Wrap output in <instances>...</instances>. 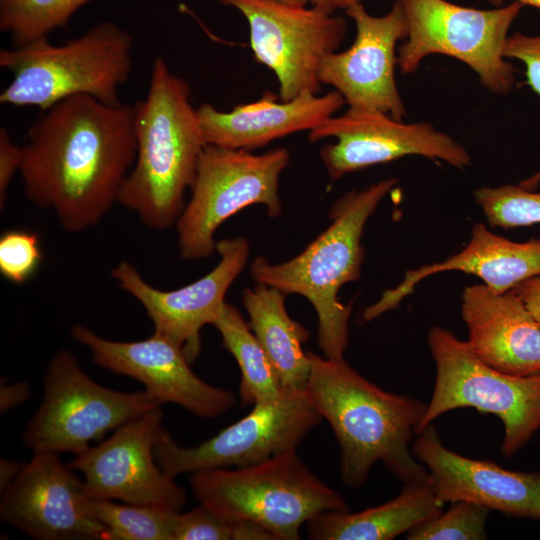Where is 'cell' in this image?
<instances>
[{
	"mask_svg": "<svg viewBox=\"0 0 540 540\" xmlns=\"http://www.w3.org/2000/svg\"><path fill=\"white\" fill-rule=\"evenodd\" d=\"M135 105L76 95L30 126L19 174L26 198L64 230L98 224L115 202L137 152Z\"/></svg>",
	"mask_w": 540,
	"mask_h": 540,
	"instance_id": "cell-1",
	"label": "cell"
},
{
	"mask_svg": "<svg viewBox=\"0 0 540 540\" xmlns=\"http://www.w3.org/2000/svg\"><path fill=\"white\" fill-rule=\"evenodd\" d=\"M308 355L304 390L338 441L342 482L349 488L362 487L380 461L404 484L429 483L428 470L410 446L427 404L383 390L344 359Z\"/></svg>",
	"mask_w": 540,
	"mask_h": 540,
	"instance_id": "cell-2",
	"label": "cell"
},
{
	"mask_svg": "<svg viewBox=\"0 0 540 540\" xmlns=\"http://www.w3.org/2000/svg\"><path fill=\"white\" fill-rule=\"evenodd\" d=\"M135 105L137 152L118 202L154 230L176 224L207 145L188 83L166 60L153 61L146 97Z\"/></svg>",
	"mask_w": 540,
	"mask_h": 540,
	"instance_id": "cell-3",
	"label": "cell"
},
{
	"mask_svg": "<svg viewBox=\"0 0 540 540\" xmlns=\"http://www.w3.org/2000/svg\"><path fill=\"white\" fill-rule=\"evenodd\" d=\"M397 183L396 178H387L347 192L331 207L327 229L301 253L278 264L257 256L251 264L250 275L257 284L285 295H301L312 304L317 315L318 345L326 358L344 359L352 307L338 299V292L346 283L359 279L365 224Z\"/></svg>",
	"mask_w": 540,
	"mask_h": 540,
	"instance_id": "cell-4",
	"label": "cell"
},
{
	"mask_svg": "<svg viewBox=\"0 0 540 540\" xmlns=\"http://www.w3.org/2000/svg\"><path fill=\"white\" fill-rule=\"evenodd\" d=\"M132 48L127 31L103 21L60 45L42 39L1 49L0 67L12 80L1 92L0 103L43 112L66 98L88 95L117 104L132 70Z\"/></svg>",
	"mask_w": 540,
	"mask_h": 540,
	"instance_id": "cell-5",
	"label": "cell"
},
{
	"mask_svg": "<svg viewBox=\"0 0 540 540\" xmlns=\"http://www.w3.org/2000/svg\"><path fill=\"white\" fill-rule=\"evenodd\" d=\"M189 483L200 505L227 520L258 523L276 540L300 539L301 527L321 512L349 510L296 450L248 467L197 471Z\"/></svg>",
	"mask_w": 540,
	"mask_h": 540,
	"instance_id": "cell-6",
	"label": "cell"
},
{
	"mask_svg": "<svg viewBox=\"0 0 540 540\" xmlns=\"http://www.w3.org/2000/svg\"><path fill=\"white\" fill-rule=\"evenodd\" d=\"M427 342L436 379L416 435L448 411L475 408L501 420V453L513 457L540 429V373L515 376L500 372L481 361L466 341L439 326L429 329Z\"/></svg>",
	"mask_w": 540,
	"mask_h": 540,
	"instance_id": "cell-7",
	"label": "cell"
},
{
	"mask_svg": "<svg viewBox=\"0 0 540 540\" xmlns=\"http://www.w3.org/2000/svg\"><path fill=\"white\" fill-rule=\"evenodd\" d=\"M290 159L286 148L253 154L207 144L198 161L191 198L176 222L180 257H210L216 251L218 227L245 207L262 204L270 217L279 216V179Z\"/></svg>",
	"mask_w": 540,
	"mask_h": 540,
	"instance_id": "cell-8",
	"label": "cell"
},
{
	"mask_svg": "<svg viewBox=\"0 0 540 540\" xmlns=\"http://www.w3.org/2000/svg\"><path fill=\"white\" fill-rule=\"evenodd\" d=\"M162 404L144 391L122 392L95 382L69 350L50 360L43 396L22 435L33 453L79 455L109 431Z\"/></svg>",
	"mask_w": 540,
	"mask_h": 540,
	"instance_id": "cell-9",
	"label": "cell"
},
{
	"mask_svg": "<svg viewBox=\"0 0 540 540\" xmlns=\"http://www.w3.org/2000/svg\"><path fill=\"white\" fill-rule=\"evenodd\" d=\"M408 24L407 40L397 49L402 74L414 73L432 54L453 57L469 66L481 84L495 94L515 86V70L504 56L508 31L522 4L484 10L446 0H397Z\"/></svg>",
	"mask_w": 540,
	"mask_h": 540,
	"instance_id": "cell-10",
	"label": "cell"
},
{
	"mask_svg": "<svg viewBox=\"0 0 540 540\" xmlns=\"http://www.w3.org/2000/svg\"><path fill=\"white\" fill-rule=\"evenodd\" d=\"M322 420L305 390L284 388L276 397L257 402L237 422L194 447L179 446L163 428L154 455L172 477L217 468H243L296 450Z\"/></svg>",
	"mask_w": 540,
	"mask_h": 540,
	"instance_id": "cell-11",
	"label": "cell"
},
{
	"mask_svg": "<svg viewBox=\"0 0 540 540\" xmlns=\"http://www.w3.org/2000/svg\"><path fill=\"white\" fill-rule=\"evenodd\" d=\"M217 1L235 8L247 20L254 59L276 75L281 100L318 94L321 64L346 35L343 17L271 0Z\"/></svg>",
	"mask_w": 540,
	"mask_h": 540,
	"instance_id": "cell-12",
	"label": "cell"
},
{
	"mask_svg": "<svg viewBox=\"0 0 540 540\" xmlns=\"http://www.w3.org/2000/svg\"><path fill=\"white\" fill-rule=\"evenodd\" d=\"M161 406L119 426L68 465L83 476L91 499L119 500L181 512L187 494L158 465L154 446L163 430Z\"/></svg>",
	"mask_w": 540,
	"mask_h": 540,
	"instance_id": "cell-13",
	"label": "cell"
},
{
	"mask_svg": "<svg viewBox=\"0 0 540 540\" xmlns=\"http://www.w3.org/2000/svg\"><path fill=\"white\" fill-rule=\"evenodd\" d=\"M325 138L336 139L320 151L321 161L334 180L411 155L439 159L460 169L472 165L466 148L432 124H406L377 110L349 107L309 131L311 142Z\"/></svg>",
	"mask_w": 540,
	"mask_h": 540,
	"instance_id": "cell-14",
	"label": "cell"
},
{
	"mask_svg": "<svg viewBox=\"0 0 540 540\" xmlns=\"http://www.w3.org/2000/svg\"><path fill=\"white\" fill-rule=\"evenodd\" d=\"M70 335L90 351L94 363L141 382L161 404L173 403L198 417L213 419L236 403L233 392L199 378L182 349L157 332L144 340L114 341L74 325Z\"/></svg>",
	"mask_w": 540,
	"mask_h": 540,
	"instance_id": "cell-15",
	"label": "cell"
},
{
	"mask_svg": "<svg viewBox=\"0 0 540 540\" xmlns=\"http://www.w3.org/2000/svg\"><path fill=\"white\" fill-rule=\"evenodd\" d=\"M345 13L355 23L354 42L324 58L320 83L332 86L349 107L381 111L402 121L407 112L395 80L397 43L408 34L402 5L396 1L383 16L369 14L361 3Z\"/></svg>",
	"mask_w": 540,
	"mask_h": 540,
	"instance_id": "cell-16",
	"label": "cell"
},
{
	"mask_svg": "<svg viewBox=\"0 0 540 540\" xmlns=\"http://www.w3.org/2000/svg\"><path fill=\"white\" fill-rule=\"evenodd\" d=\"M249 249L248 241L242 237L218 241V264L200 279L171 291L147 283L127 261L118 263L111 275L144 307L154 332L172 340L193 363L201 352V329L218 318L226 303V292L246 266Z\"/></svg>",
	"mask_w": 540,
	"mask_h": 540,
	"instance_id": "cell-17",
	"label": "cell"
},
{
	"mask_svg": "<svg viewBox=\"0 0 540 540\" xmlns=\"http://www.w3.org/2000/svg\"><path fill=\"white\" fill-rule=\"evenodd\" d=\"M57 453L38 452L1 492L0 518L38 540H107L83 479Z\"/></svg>",
	"mask_w": 540,
	"mask_h": 540,
	"instance_id": "cell-18",
	"label": "cell"
},
{
	"mask_svg": "<svg viewBox=\"0 0 540 540\" xmlns=\"http://www.w3.org/2000/svg\"><path fill=\"white\" fill-rule=\"evenodd\" d=\"M413 455L429 472V484L445 502L468 501L509 516L540 521V471L506 470L446 448L433 424L416 435Z\"/></svg>",
	"mask_w": 540,
	"mask_h": 540,
	"instance_id": "cell-19",
	"label": "cell"
},
{
	"mask_svg": "<svg viewBox=\"0 0 540 540\" xmlns=\"http://www.w3.org/2000/svg\"><path fill=\"white\" fill-rule=\"evenodd\" d=\"M461 315L467 344L490 367L515 376L540 373V325L513 290L485 284L464 288Z\"/></svg>",
	"mask_w": 540,
	"mask_h": 540,
	"instance_id": "cell-20",
	"label": "cell"
},
{
	"mask_svg": "<svg viewBox=\"0 0 540 540\" xmlns=\"http://www.w3.org/2000/svg\"><path fill=\"white\" fill-rule=\"evenodd\" d=\"M345 100L337 91L305 93L283 101L270 91L256 101L220 111L209 103L197 108L206 144L251 151L301 131H311L334 116Z\"/></svg>",
	"mask_w": 540,
	"mask_h": 540,
	"instance_id": "cell-21",
	"label": "cell"
},
{
	"mask_svg": "<svg viewBox=\"0 0 540 540\" xmlns=\"http://www.w3.org/2000/svg\"><path fill=\"white\" fill-rule=\"evenodd\" d=\"M447 271L475 275L493 291L507 292L529 278L540 276V239L514 242L478 222L473 225L470 240L461 251L441 262L407 270L396 287L366 308L362 320L368 322L396 308L421 281Z\"/></svg>",
	"mask_w": 540,
	"mask_h": 540,
	"instance_id": "cell-22",
	"label": "cell"
},
{
	"mask_svg": "<svg viewBox=\"0 0 540 540\" xmlns=\"http://www.w3.org/2000/svg\"><path fill=\"white\" fill-rule=\"evenodd\" d=\"M429 483H407L388 502L359 512L324 511L306 523L313 540H391L443 512Z\"/></svg>",
	"mask_w": 540,
	"mask_h": 540,
	"instance_id": "cell-23",
	"label": "cell"
},
{
	"mask_svg": "<svg viewBox=\"0 0 540 540\" xmlns=\"http://www.w3.org/2000/svg\"><path fill=\"white\" fill-rule=\"evenodd\" d=\"M249 325L268 355L284 388L304 390L310 371V358L303 349L309 331L293 320L285 307V294L257 284L242 294Z\"/></svg>",
	"mask_w": 540,
	"mask_h": 540,
	"instance_id": "cell-24",
	"label": "cell"
},
{
	"mask_svg": "<svg viewBox=\"0 0 540 540\" xmlns=\"http://www.w3.org/2000/svg\"><path fill=\"white\" fill-rule=\"evenodd\" d=\"M224 348L235 358L240 371V398L243 405H254L278 396L284 389L265 350L240 311L225 303L213 323Z\"/></svg>",
	"mask_w": 540,
	"mask_h": 540,
	"instance_id": "cell-25",
	"label": "cell"
},
{
	"mask_svg": "<svg viewBox=\"0 0 540 540\" xmlns=\"http://www.w3.org/2000/svg\"><path fill=\"white\" fill-rule=\"evenodd\" d=\"M93 0H0V30L13 47L48 39L58 28H66L72 15Z\"/></svg>",
	"mask_w": 540,
	"mask_h": 540,
	"instance_id": "cell-26",
	"label": "cell"
},
{
	"mask_svg": "<svg viewBox=\"0 0 540 540\" xmlns=\"http://www.w3.org/2000/svg\"><path fill=\"white\" fill-rule=\"evenodd\" d=\"M88 505L91 514L105 527L107 540H174L179 512L91 498Z\"/></svg>",
	"mask_w": 540,
	"mask_h": 540,
	"instance_id": "cell-27",
	"label": "cell"
},
{
	"mask_svg": "<svg viewBox=\"0 0 540 540\" xmlns=\"http://www.w3.org/2000/svg\"><path fill=\"white\" fill-rule=\"evenodd\" d=\"M474 198L493 227L510 229L540 223V192L509 184L477 188Z\"/></svg>",
	"mask_w": 540,
	"mask_h": 540,
	"instance_id": "cell-28",
	"label": "cell"
},
{
	"mask_svg": "<svg viewBox=\"0 0 540 540\" xmlns=\"http://www.w3.org/2000/svg\"><path fill=\"white\" fill-rule=\"evenodd\" d=\"M446 512L407 532L408 540H484L490 509L468 501L451 502Z\"/></svg>",
	"mask_w": 540,
	"mask_h": 540,
	"instance_id": "cell-29",
	"label": "cell"
},
{
	"mask_svg": "<svg viewBox=\"0 0 540 540\" xmlns=\"http://www.w3.org/2000/svg\"><path fill=\"white\" fill-rule=\"evenodd\" d=\"M42 261L39 237L35 232L10 229L0 237V273L15 284L34 276Z\"/></svg>",
	"mask_w": 540,
	"mask_h": 540,
	"instance_id": "cell-30",
	"label": "cell"
},
{
	"mask_svg": "<svg viewBox=\"0 0 540 540\" xmlns=\"http://www.w3.org/2000/svg\"><path fill=\"white\" fill-rule=\"evenodd\" d=\"M173 535L174 540H234L235 521L199 505L177 514Z\"/></svg>",
	"mask_w": 540,
	"mask_h": 540,
	"instance_id": "cell-31",
	"label": "cell"
},
{
	"mask_svg": "<svg viewBox=\"0 0 540 540\" xmlns=\"http://www.w3.org/2000/svg\"><path fill=\"white\" fill-rule=\"evenodd\" d=\"M504 56L524 64L526 84L540 97V34L530 36L515 32L508 36Z\"/></svg>",
	"mask_w": 540,
	"mask_h": 540,
	"instance_id": "cell-32",
	"label": "cell"
},
{
	"mask_svg": "<svg viewBox=\"0 0 540 540\" xmlns=\"http://www.w3.org/2000/svg\"><path fill=\"white\" fill-rule=\"evenodd\" d=\"M22 146H18L5 127L0 128V206L7 199L8 188L22 164Z\"/></svg>",
	"mask_w": 540,
	"mask_h": 540,
	"instance_id": "cell-33",
	"label": "cell"
},
{
	"mask_svg": "<svg viewBox=\"0 0 540 540\" xmlns=\"http://www.w3.org/2000/svg\"><path fill=\"white\" fill-rule=\"evenodd\" d=\"M31 388L27 382L6 383L0 385V412L5 413L29 399Z\"/></svg>",
	"mask_w": 540,
	"mask_h": 540,
	"instance_id": "cell-34",
	"label": "cell"
},
{
	"mask_svg": "<svg viewBox=\"0 0 540 540\" xmlns=\"http://www.w3.org/2000/svg\"><path fill=\"white\" fill-rule=\"evenodd\" d=\"M513 290L540 325V276L519 283Z\"/></svg>",
	"mask_w": 540,
	"mask_h": 540,
	"instance_id": "cell-35",
	"label": "cell"
},
{
	"mask_svg": "<svg viewBox=\"0 0 540 540\" xmlns=\"http://www.w3.org/2000/svg\"><path fill=\"white\" fill-rule=\"evenodd\" d=\"M25 463L1 458L0 490L4 491L19 475Z\"/></svg>",
	"mask_w": 540,
	"mask_h": 540,
	"instance_id": "cell-36",
	"label": "cell"
},
{
	"mask_svg": "<svg viewBox=\"0 0 540 540\" xmlns=\"http://www.w3.org/2000/svg\"><path fill=\"white\" fill-rule=\"evenodd\" d=\"M362 0H309L311 7L327 14H334L337 10H347L351 6L361 3Z\"/></svg>",
	"mask_w": 540,
	"mask_h": 540,
	"instance_id": "cell-37",
	"label": "cell"
},
{
	"mask_svg": "<svg viewBox=\"0 0 540 540\" xmlns=\"http://www.w3.org/2000/svg\"><path fill=\"white\" fill-rule=\"evenodd\" d=\"M539 183H540V171L532 175L530 178L523 180L522 182H520L519 185L525 189L533 190L534 188L538 186Z\"/></svg>",
	"mask_w": 540,
	"mask_h": 540,
	"instance_id": "cell-38",
	"label": "cell"
},
{
	"mask_svg": "<svg viewBox=\"0 0 540 540\" xmlns=\"http://www.w3.org/2000/svg\"><path fill=\"white\" fill-rule=\"evenodd\" d=\"M490 4L499 6L503 3L505 0H487ZM513 2H517L524 5L533 6L535 8L540 9V0H513Z\"/></svg>",
	"mask_w": 540,
	"mask_h": 540,
	"instance_id": "cell-39",
	"label": "cell"
},
{
	"mask_svg": "<svg viewBox=\"0 0 540 540\" xmlns=\"http://www.w3.org/2000/svg\"><path fill=\"white\" fill-rule=\"evenodd\" d=\"M284 4L295 5V6H306L309 3V0H271Z\"/></svg>",
	"mask_w": 540,
	"mask_h": 540,
	"instance_id": "cell-40",
	"label": "cell"
}]
</instances>
